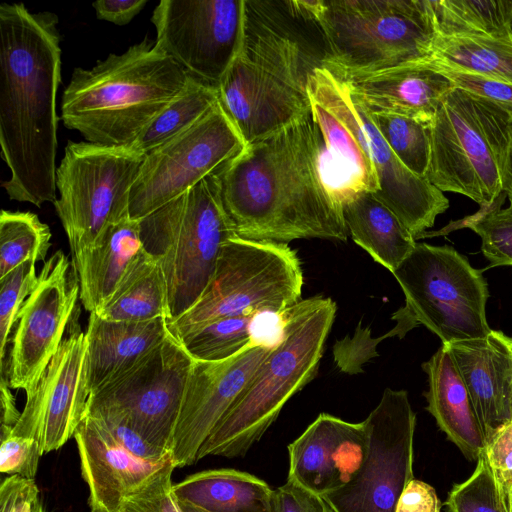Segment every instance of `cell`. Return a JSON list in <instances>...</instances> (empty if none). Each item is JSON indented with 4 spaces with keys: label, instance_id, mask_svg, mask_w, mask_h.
Segmentation results:
<instances>
[{
    "label": "cell",
    "instance_id": "obj_1",
    "mask_svg": "<svg viewBox=\"0 0 512 512\" xmlns=\"http://www.w3.org/2000/svg\"><path fill=\"white\" fill-rule=\"evenodd\" d=\"M323 148L309 114L247 144L217 171L222 204L237 236L285 244L347 240L342 205L321 175Z\"/></svg>",
    "mask_w": 512,
    "mask_h": 512
},
{
    "label": "cell",
    "instance_id": "obj_2",
    "mask_svg": "<svg viewBox=\"0 0 512 512\" xmlns=\"http://www.w3.org/2000/svg\"><path fill=\"white\" fill-rule=\"evenodd\" d=\"M58 17L22 3L0 5V145L11 200L40 207L56 200L61 80Z\"/></svg>",
    "mask_w": 512,
    "mask_h": 512
},
{
    "label": "cell",
    "instance_id": "obj_3",
    "mask_svg": "<svg viewBox=\"0 0 512 512\" xmlns=\"http://www.w3.org/2000/svg\"><path fill=\"white\" fill-rule=\"evenodd\" d=\"M298 22L284 1L245 0L242 44L217 87L246 145L311 114L310 80L323 55Z\"/></svg>",
    "mask_w": 512,
    "mask_h": 512
},
{
    "label": "cell",
    "instance_id": "obj_4",
    "mask_svg": "<svg viewBox=\"0 0 512 512\" xmlns=\"http://www.w3.org/2000/svg\"><path fill=\"white\" fill-rule=\"evenodd\" d=\"M189 74L145 38L92 68L73 70L61 120L85 141L128 147L185 87Z\"/></svg>",
    "mask_w": 512,
    "mask_h": 512
},
{
    "label": "cell",
    "instance_id": "obj_5",
    "mask_svg": "<svg viewBox=\"0 0 512 512\" xmlns=\"http://www.w3.org/2000/svg\"><path fill=\"white\" fill-rule=\"evenodd\" d=\"M311 22L323 44L322 65L337 77L365 75L431 60L437 38L429 0L284 1Z\"/></svg>",
    "mask_w": 512,
    "mask_h": 512
},
{
    "label": "cell",
    "instance_id": "obj_6",
    "mask_svg": "<svg viewBox=\"0 0 512 512\" xmlns=\"http://www.w3.org/2000/svg\"><path fill=\"white\" fill-rule=\"evenodd\" d=\"M336 310L332 299L315 296L284 314L279 340L204 441L197 461L243 457L262 438L287 401L316 376Z\"/></svg>",
    "mask_w": 512,
    "mask_h": 512
},
{
    "label": "cell",
    "instance_id": "obj_7",
    "mask_svg": "<svg viewBox=\"0 0 512 512\" xmlns=\"http://www.w3.org/2000/svg\"><path fill=\"white\" fill-rule=\"evenodd\" d=\"M139 223L143 248L164 273L172 321L200 298L221 247L236 235L222 204L217 172Z\"/></svg>",
    "mask_w": 512,
    "mask_h": 512
},
{
    "label": "cell",
    "instance_id": "obj_8",
    "mask_svg": "<svg viewBox=\"0 0 512 512\" xmlns=\"http://www.w3.org/2000/svg\"><path fill=\"white\" fill-rule=\"evenodd\" d=\"M392 274L405 304L391 317L395 326L377 342L392 336L401 339L419 325L436 334L442 344L481 338L491 331L483 272L453 247L416 243Z\"/></svg>",
    "mask_w": 512,
    "mask_h": 512
},
{
    "label": "cell",
    "instance_id": "obj_9",
    "mask_svg": "<svg viewBox=\"0 0 512 512\" xmlns=\"http://www.w3.org/2000/svg\"><path fill=\"white\" fill-rule=\"evenodd\" d=\"M303 271L288 244L237 235L221 247L215 271L197 302L167 322L181 340L216 320L242 314L284 315L301 301Z\"/></svg>",
    "mask_w": 512,
    "mask_h": 512
},
{
    "label": "cell",
    "instance_id": "obj_10",
    "mask_svg": "<svg viewBox=\"0 0 512 512\" xmlns=\"http://www.w3.org/2000/svg\"><path fill=\"white\" fill-rule=\"evenodd\" d=\"M145 155L127 147L71 142L56 170L55 211L73 256L129 217L130 192Z\"/></svg>",
    "mask_w": 512,
    "mask_h": 512
},
{
    "label": "cell",
    "instance_id": "obj_11",
    "mask_svg": "<svg viewBox=\"0 0 512 512\" xmlns=\"http://www.w3.org/2000/svg\"><path fill=\"white\" fill-rule=\"evenodd\" d=\"M245 146L218 101L189 129L145 155L130 192V218L139 221L181 196Z\"/></svg>",
    "mask_w": 512,
    "mask_h": 512
},
{
    "label": "cell",
    "instance_id": "obj_12",
    "mask_svg": "<svg viewBox=\"0 0 512 512\" xmlns=\"http://www.w3.org/2000/svg\"><path fill=\"white\" fill-rule=\"evenodd\" d=\"M364 421L368 446L361 467L350 482L322 497L333 512H396L414 479L416 414L407 391L386 388Z\"/></svg>",
    "mask_w": 512,
    "mask_h": 512
},
{
    "label": "cell",
    "instance_id": "obj_13",
    "mask_svg": "<svg viewBox=\"0 0 512 512\" xmlns=\"http://www.w3.org/2000/svg\"><path fill=\"white\" fill-rule=\"evenodd\" d=\"M193 361L170 333L136 365L91 393L86 409L124 416L153 446L170 453Z\"/></svg>",
    "mask_w": 512,
    "mask_h": 512
},
{
    "label": "cell",
    "instance_id": "obj_14",
    "mask_svg": "<svg viewBox=\"0 0 512 512\" xmlns=\"http://www.w3.org/2000/svg\"><path fill=\"white\" fill-rule=\"evenodd\" d=\"M426 178L443 193L464 195L480 207L503 193L475 95L455 87L439 105L430 124Z\"/></svg>",
    "mask_w": 512,
    "mask_h": 512
},
{
    "label": "cell",
    "instance_id": "obj_15",
    "mask_svg": "<svg viewBox=\"0 0 512 512\" xmlns=\"http://www.w3.org/2000/svg\"><path fill=\"white\" fill-rule=\"evenodd\" d=\"M151 21L160 50L218 86L242 44L245 0H161Z\"/></svg>",
    "mask_w": 512,
    "mask_h": 512
},
{
    "label": "cell",
    "instance_id": "obj_16",
    "mask_svg": "<svg viewBox=\"0 0 512 512\" xmlns=\"http://www.w3.org/2000/svg\"><path fill=\"white\" fill-rule=\"evenodd\" d=\"M80 285L68 257L46 260L35 288L21 307L4 372L10 388L30 391L57 352L77 309Z\"/></svg>",
    "mask_w": 512,
    "mask_h": 512
},
{
    "label": "cell",
    "instance_id": "obj_17",
    "mask_svg": "<svg viewBox=\"0 0 512 512\" xmlns=\"http://www.w3.org/2000/svg\"><path fill=\"white\" fill-rule=\"evenodd\" d=\"M78 317L77 308L57 352L26 392L20 418L8 434L38 441L44 453L58 450L74 436L86 413V338Z\"/></svg>",
    "mask_w": 512,
    "mask_h": 512
},
{
    "label": "cell",
    "instance_id": "obj_18",
    "mask_svg": "<svg viewBox=\"0 0 512 512\" xmlns=\"http://www.w3.org/2000/svg\"><path fill=\"white\" fill-rule=\"evenodd\" d=\"M276 343H252L222 361L193 359L170 443V454L176 468L197 462L200 447L249 385Z\"/></svg>",
    "mask_w": 512,
    "mask_h": 512
},
{
    "label": "cell",
    "instance_id": "obj_19",
    "mask_svg": "<svg viewBox=\"0 0 512 512\" xmlns=\"http://www.w3.org/2000/svg\"><path fill=\"white\" fill-rule=\"evenodd\" d=\"M368 446L365 421L347 422L321 413L288 445L287 480L324 496L354 477Z\"/></svg>",
    "mask_w": 512,
    "mask_h": 512
},
{
    "label": "cell",
    "instance_id": "obj_20",
    "mask_svg": "<svg viewBox=\"0 0 512 512\" xmlns=\"http://www.w3.org/2000/svg\"><path fill=\"white\" fill-rule=\"evenodd\" d=\"M442 345L467 388L486 442L512 421V337L491 329L481 338Z\"/></svg>",
    "mask_w": 512,
    "mask_h": 512
},
{
    "label": "cell",
    "instance_id": "obj_21",
    "mask_svg": "<svg viewBox=\"0 0 512 512\" xmlns=\"http://www.w3.org/2000/svg\"><path fill=\"white\" fill-rule=\"evenodd\" d=\"M74 438L81 474L89 490L90 512H119L123 500L160 469L161 461L135 457L96 418L85 414Z\"/></svg>",
    "mask_w": 512,
    "mask_h": 512
},
{
    "label": "cell",
    "instance_id": "obj_22",
    "mask_svg": "<svg viewBox=\"0 0 512 512\" xmlns=\"http://www.w3.org/2000/svg\"><path fill=\"white\" fill-rule=\"evenodd\" d=\"M337 78L368 112L401 115L428 125L455 88L451 80L427 63Z\"/></svg>",
    "mask_w": 512,
    "mask_h": 512
},
{
    "label": "cell",
    "instance_id": "obj_23",
    "mask_svg": "<svg viewBox=\"0 0 512 512\" xmlns=\"http://www.w3.org/2000/svg\"><path fill=\"white\" fill-rule=\"evenodd\" d=\"M170 334L167 320L110 321L91 312L85 332L89 393L122 375Z\"/></svg>",
    "mask_w": 512,
    "mask_h": 512
},
{
    "label": "cell",
    "instance_id": "obj_24",
    "mask_svg": "<svg viewBox=\"0 0 512 512\" xmlns=\"http://www.w3.org/2000/svg\"><path fill=\"white\" fill-rule=\"evenodd\" d=\"M428 377L427 411L439 429L470 461L485 449L484 435L467 388L448 350L441 347L422 364Z\"/></svg>",
    "mask_w": 512,
    "mask_h": 512
},
{
    "label": "cell",
    "instance_id": "obj_25",
    "mask_svg": "<svg viewBox=\"0 0 512 512\" xmlns=\"http://www.w3.org/2000/svg\"><path fill=\"white\" fill-rule=\"evenodd\" d=\"M143 251L140 223L129 216L74 256L80 300L86 311L98 312L108 302Z\"/></svg>",
    "mask_w": 512,
    "mask_h": 512
},
{
    "label": "cell",
    "instance_id": "obj_26",
    "mask_svg": "<svg viewBox=\"0 0 512 512\" xmlns=\"http://www.w3.org/2000/svg\"><path fill=\"white\" fill-rule=\"evenodd\" d=\"M352 240L393 273L411 254L416 240L399 218L372 192H358L342 203Z\"/></svg>",
    "mask_w": 512,
    "mask_h": 512
},
{
    "label": "cell",
    "instance_id": "obj_27",
    "mask_svg": "<svg viewBox=\"0 0 512 512\" xmlns=\"http://www.w3.org/2000/svg\"><path fill=\"white\" fill-rule=\"evenodd\" d=\"M272 489L262 479L236 469H210L174 485L179 502L208 512H270Z\"/></svg>",
    "mask_w": 512,
    "mask_h": 512
},
{
    "label": "cell",
    "instance_id": "obj_28",
    "mask_svg": "<svg viewBox=\"0 0 512 512\" xmlns=\"http://www.w3.org/2000/svg\"><path fill=\"white\" fill-rule=\"evenodd\" d=\"M95 313L110 321H170L168 287L159 264L144 250L115 293Z\"/></svg>",
    "mask_w": 512,
    "mask_h": 512
},
{
    "label": "cell",
    "instance_id": "obj_29",
    "mask_svg": "<svg viewBox=\"0 0 512 512\" xmlns=\"http://www.w3.org/2000/svg\"><path fill=\"white\" fill-rule=\"evenodd\" d=\"M441 37H512V0H429Z\"/></svg>",
    "mask_w": 512,
    "mask_h": 512
},
{
    "label": "cell",
    "instance_id": "obj_30",
    "mask_svg": "<svg viewBox=\"0 0 512 512\" xmlns=\"http://www.w3.org/2000/svg\"><path fill=\"white\" fill-rule=\"evenodd\" d=\"M430 61L512 84V37L437 36Z\"/></svg>",
    "mask_w": 512,
    "mask_h": 512
},
{
    "label": "cell",
    "instance_id": "obj_31",
    "mask_svg": "<svg viewBox=\"0 0 512 512\" xmlns=\"http://www.w3.org/2000/svg\"><path fill=\"white\" fill-rule=\"evenodd\" d=\"M218 101L216 85L189 75L185 87L127 148L146 155L189 129Z\"/></svg>",
    "mask_w": 512,
    "mask_h": 512
},
{
    "label": "cell",
    "instance_id": "obj_32",
    "mask_svg": "<svg viewBox=\"0 0 512 512\" xmlns=\"http://www.w3.org/2000/svg\"><path fill=\"white\" fill-rule=\"evenodd\" d=\"M262 315L252 313L222 318L197 329L180 341L194 360H226L252 343L266 342L256 332L258 319Z\"/></svg>",
    "mask_w": 512,
    "mask_h": 512
},
{
    "label": "cell",
    "instance_id": "obj_33",
    "mask_svg": "<svg viewBox=\"0 0 512 512\" xmlns=\"http://www.w3.org/2000/svg\"><path fill=\"white\" fill-rule=\"evenodd\" d=\"M47 224L32 212L2 210L0 214V278L31 260H45L51 245Z\"/></svg>",
    "mask_w": 512,
    "mask_h": 512
},
{
    "label": "cell",
    "instance_id": "obj_34",
    "mask_svg": "<svg viewBox=\"0 0 512 512\" xmlns=\"http://www.w3.org/2000/svg\"><path fill=\"white\" fill-rule=\"evenodd\" d=\"M506 194L503 192L489 206L465 218L450 222L439 231H426L418 239L446 235L452 231L468 228L481 239V251L490 266H512V197L509 205L502 208Z\"/></svg>",
    "mask_w": 512,
    "mask_h": 512
},
{
    "label": "cell",
    "instance_id": "obj_35",
    "mask_svg": "<svg viewBox=\"0 0 512 512\" xmlns=\"http://www.w3.org/2000/svg\"><path fill=\"white\" fill-rule=\"evenodd\" d=\"M368 113L400 162L417 176L426 178L430 159V125L396 114Z\"/></svg>",
    "mask_w": 512,
    "mask_h": 512
},
{
    "label": "cell",
    "instance_id": "obj_36",
    "mask_svg": "<svg viewBox=\"0 0 512 512\" xmlns=\"http://www.w3.org/2000/svg\"><path fill=\"white\" fill-rule=\"evenodd\" d=\"M445 506L448 512H507L484 453L476 461L472 474L453 485Z\"/></svg>",
    "mask_w": 512,
    "mask_h": 512
},
{
    "label": "cell",
    "instance_id": "obj_37",
    "mask_svg": "<svg viewBox=\"0 0 512 512\" xmlns=\"http://www.w3.org/2000/svg\"><path fill=\"white\" fill-rule=\"evenodd\" d=\"M37 280L35 262L31 260L0 278V373L5 369L6 346L11 329Z\"/></svg>",
    "mask_w": 512,
    "mask_h": 512
},
{
    "label": "cell",
    "instance_id": "obj_38",
    "mask_svg": "<svg viewBox=\"0 0 512 512\" xmlns=\"http://www.w3.org/2000/svg\"><path fill=\"white\" fill-rule=\"evenodd\" d=\"M476 97L485 132L494 153L502 192L508 198L512 197V116L492 102Z\"/></svg>",
    "mask_w": 512,
    "mask_h": 512
},
{
    "label": "cell",
    "instance_id": "obj_39",
    "mask_svg": "<svg viewBox=\"0 0 512 512\" xmlns=\"http://www.w3.org/2000/svg\"><path fill=\"white\" fill-rule=\"evenodd\" d=\"M172 459L126 496L119 512H183L174 492Z\"/></svg>",
    "mask_w": 512,
    "mask_h": 512
},
{
    "label": "cell",
    "instance_id": "obj_40",
    "mask_svg": "<svg viewBox=\"0 0 512 512\" xmlns=\"http://www.w3.org/2000/svg\"><path fill=\"white\" fill-rule=\"evenodd\" d=\"M483 453L500 499L506 511L512 512V421L500 427L485 442Z\"/></svg>",
    "mask_w": 512,
    "mask_h": 512
},
{
    "label": "cell",
    "instance_id": "obj_41",
    "mask_svg": "<svg viewBox=\"0 0 512 512\" xmlns=\"http://www.w3.org/2000/svg\"><path fill=\"white\" fill-rule=\"evenodd\" d=\"M98 419L115 440L135 457L147 461H161L171 455L153 446L124 416L105 409H86V413Z\"/></svg>",
    "mask_w": 512,
    "mask_h": 512
},
{
    "label": "cell",
    "instance_id": "obj_42",
    "mask_svg": "<svg viewBox=\"0 0 512 512\" xmlns=\"http://www.w3.org/2000/svg\"><path fill=\"white\" fill-rule=\"evenodd\" d=\"M425 63L443 73L456 88L486 99L512 116V84L453 70L432 61Z\"/></svg>",
    "mask_w": 512,
    "mask_h": 512
},
{
    "label": "cell",
    "instance_id": "obj_43",
    "mask_svg": "<svg viewBox=\"0 0 512 512\" xmlns=\"http://www.w3.org/2000/svg\"><path fill=\"white\" fill-rule=\"evenodd\" d=\"M43 454V448L38 441L7 435L1 438L0 471L9 476L19 475L34 479Z\"/></svg>",
    "mask_w": 512,
    "mask_h": 512
},
{
    "label": "cell",
    "instance_id": "obj_44",
    "mask_svg": "<svg viewBox=\"0 0 512 512\" xmlns=\"http://www.w3.org/2000/svg\"><path fill=\"white\" fill-rule=\"evenodd\" d=\"M270 512H333L326 500L287 480L272 491Z\"/></svg>",
    "mask_w": 512,
    "mask_h": 512
},
{
    "label": "cell",
    "instance_id": "obj_45",
    "mask_svg": "<svg viewBox=\"0 0 512 512\" xmlns=\"http://www.w3.org/2000/svg\"><path fill=\"white\" fill-rule=\"evenodd\" d=\"M39 493L34 479L10 475L0 485V512H33Z\"/></svg>",
    "mask_w": 512,
    "mask_h": 512
},
{
    "label": "cell",
    "instance_id": "obj_46",
    "mask_svg": "<svg viewBox=\"0 0 512 512\" xmlns=\"http://www.w3.org/2000/svg\"><path fill=\"white\" fill-rule=\"evenodd\" d=\"M442 503L430 484L412 479L402 492L396 512H441Z\"/></svg>",
    "mask_w": 512,
    "mask_h": 512
},
{
    "label": "cell",
    "instance_id": "obj_47",
    "mask_svg": "<svg viewBox=\"0 0 512 512\" xmlns=\"http://www.w3.org/2000/svg\"><path fill=\"white\" fill-rule=\"evenodd\" d=\"M147 4V0H99L92 3L96 17L116 25L128 24Z\"/></svg>",
    "mask_w": 512,
    "mask_h": 512
},
{
    "label": "cell",
    "instance_id": "obj_48",
    "mask_svg": "<svg viewBox=\"0 0 512 512\" xmlns=\"http://www.w3.org/2000/svg\"><path fill=\"white\" fill-rule=\"evenodd\" d=\"M5 376H0L1 398V437L10 434L20 418L21 412L16 408L15 398Z\"/></svg>",
    "mask_w": 512,
    "mask_h": 512
},
{
    "label": "cell",
    "instance_id": "obj_49",
    "mask_svg": "<svg viewBox=\"0 0 512 512\" xmlns=\"http://www.w3.org/2000/svg\"><path fill=\"white\" fill-rule=\"evenodd\" d=\"M181 508L183 512H208L200 507L192 505L186 502H180Z\"/></svg>",
    "mask_w": 512,
    "mask_h": 512
},
{
    "label": "cell",
    "instance_id": "obj_50",
    "mask_svg": "<svg viewBox=\"0 0 512 512\" xmlns=\"http://www.w3.org/2000/svg\"><path fill=\"white\" fill-rule=\"evenodd\" d=\"M33 512H46L45 508L43 507L41 501L38 503V505L36 506V508L34 509Z\"/></svg>",
    "mask_w": 512,
    "mask_h": 512
}]
</instances>
